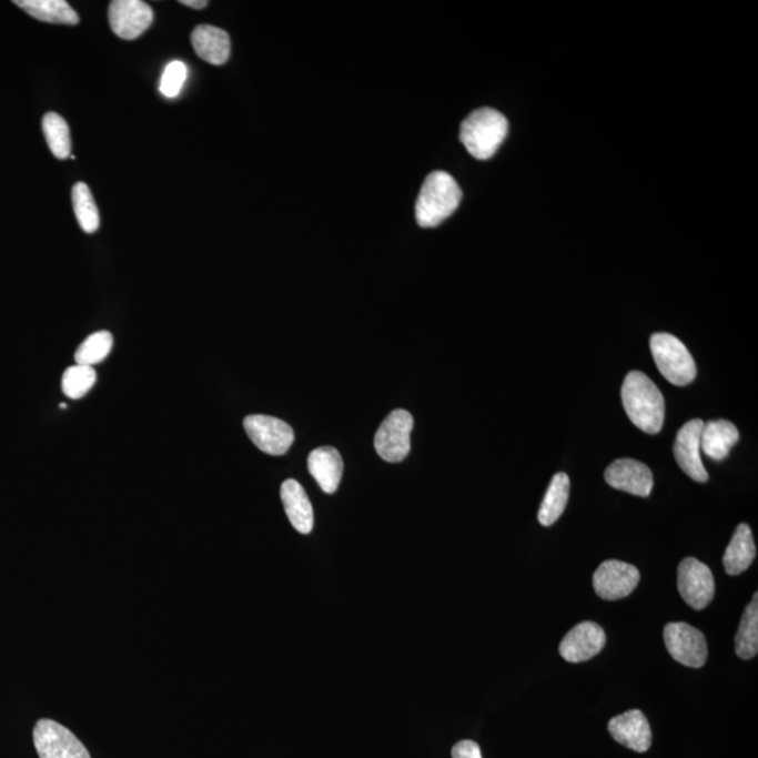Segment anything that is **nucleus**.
I'll return each instance as SVG.
<instances>
[{
    "mask_svg": "<svg viewBox=\"0 0 758 758\" xmlns=\"http://www.w3.org/2000/svg\"><path fill=\"white\" fill-rule=\"evenodd\" d=\"M192 44L201 60L211 65H224L231 55V39L226 31L214 26H199L192 33Z\"/></svg>",
    "mask_w": 758,
    "mask_h": 758,
    "instance_id": "a211bd4d",
    "label": "nucleus"
},
{
    "mask_svg": "<svg viewBox=\"0 0 758 758\" xmlns=\"http://www.w3.org/2000/svg\"><path fill=\"white\" fill-rule=\"evenodd\" d=\"M678 592L683 600L697 612L707 608L714 600L715 579L712 572L696 558H686L678 566Z\"/></svg>",
    "mask_w": 758,
    "mask_h": 758,
    "instance_id": "6e6552de",
    "label": "nucleus"
},
{
    "mask_svg": "<svg viewBox=\"0 0 758 758\" xmlns=\"http://www.w3.org/2000/svg\"><path fill=\"white\" fill-rule=\"evenodd\" d=\"M609 735L617 744L636 752H646L651 746V729L643 710L630 709L609 720Z\"/></svg>",
    "mask_w": 758,
    "mask_h": 758,
    "instance_id": "2eb2a0df",
    "label": "nucleus"
},
{
    "mask_svg": "<svg viewBox=\"0 0 758 758\" xmlns=\"http://www.w3.org/2000/svg\"><path fill=\"white\" fill-rule=\"evenodd\" d=\"M570 481L565 472H559L550 481L547 493H545L543 505L539 507L538 522L544 527H550L558 522L564 514L567 501H569Z\"/></svg>",
    "mask_w": 758,
    "mask_h": 758,
    "instance_id": "4be33fe9",
    "label": "nucleus"
},
{
    "mask_svg": "<svg viewBox=\"0 0 758 758\" xmlns=\"http://www.w3.org/2000/svg\"><path fill=\"white\" fill-rule=\"evenodd\" d=\"M60 407L61 410H67V404H61Z\"/></svg>",
    "mask_w": 758,
    "mask_h": 758,
    "instance_id": "7c9ffc66",
    "label": "nucleus"
},
{
    "mask_svg": "<svg viewBox=\"0 0 758 758\" xmlns=\"http://www.w3.org/2000/svg\"><path fill=\"white\" fill-rule=\"evenodd\" d=\"M113 347V336L108 331L97 332L90 335L77 350L75 362L79 365L93 367L102 363Z\"/></svg>",
    "mask_w": 758,
    "mask_h": 758,
    "instance_id": "a878e982",
    "label": "nucleus"
},
{
    "mask_svg": "<svg viewBox=\"0 0 758 758\" xmlns=\"http://www.w3.org/2000/svg\"><path fill=\"white\" fill-rule=\"evenodd\" d=\"M756 544L752 533L747 524H739L724 555V566L726 574L738 576L749 569L752 560L756 559Z\"/></svg>",
    "mask_w": 758,
    "mask_h": 758,
    "instance_id": "aec40b11",
    "label": "nucleus"
},
{
    "mask_svg": "<svg viewBox=\"0 0 758 758\" xmlns=\"http://www.w3.org/2000/svg\"><path fill=\"white\" fill-rule=\"evenodd\" d=\"M72 205L82 230L87 233L97 232L100 226L99 210L87 183H77L73 185Z\"/></svg>",
    "mask_w": 758,
    "mask_h": 758,
    "instance_id": "393cba45",
    "label": "nucleus"
},
{
    "mask_svg": "<svg viewBox=\"0 0 758 758\" xmlns=\"http://www.w3.org/2000/svg\"><path fill=\"white\" fill-rule=\"evenodd\" d=\"M281 501L296 532L310 534L314 529V508L304 487L294 479L285 481L281 485Z\"/></svg>",
    "mask_w": 758,
    "mask_h": 758,
    "instance_id": "f3484780",
    "label": "nucleus"
},
{
    "mask_svg": "<svg viewBox=\"0 0 758 758\" xmlns=\"http://www.w3.org/2000/svg\"><path fill=\"white\" fill-rule=\"evenodd\" d=\"M307 469L317 485L327 495L338 489L343 476V459L336 448L323 445L314 449L307 457Z\"/></svg>",
    "mask_w": 758,
    "mask_h": 758,
    "instance_id": "dca6fc26",
    "label": "nucleus"
},
{
    "mask_svg": "<svg viewBox=\"0 0 758 758\" xmlns=\"http://www.w3.org/2000/svg\"><path fill=\"white\" fill-rule=\"evenodd\" d=\"M243 427L249 438L260 449L269 455H284L294 443V431L289 423L272 416H247Z\"/></svg>",
    "mask_w": 758,
    "mask_h": 758,
    "instance_id": "9d476101",
    "label": "nucleus"
},
{
    "mask_svg": "<svg viewBox=\"0 0 758 758\" xmlns=\"http://www.w3.org/2000/svg\"><path fill=\"white\" fill-rule=\"evenodd\" d=\"M736 655L744 660H750L758 651V595L747 606L741 617L738 634L735 638Z\"/></svg>",
    "mask_w": 758,
    "mask_h": 758,
    "instance_id": "5701e85b",
    "label": "nucleus"
},
{
    "mask_svg": "<svg viewBox=\"0 0 758 758\" xmlns=\"http://www.w3.org/2000/svg\"><path fill=\"white\" fill-rule=\"evenodd\" d=\"M606 643L607 636L600 625L585 621L572 628L562 639L559 654L569 663L587 661L600 654Z\"/></svg>",
    "mask_w": 758,
    "mask_h": 758,
    "instance_id": "ddd939ff",
    "label": "nucleus"
},
{
    "mask_svg": "<svg viewBox=\"0 0 758 758\" xmlns=\"http://www.w3.org/2000/svg\"><path fill=\"white\" fill-rule=\"evenodd\" d=\"M704 422L701 418H694L687 422L678 431L675 447V458L678 466H680L684 474L690 476L693 481L705 484L708 482L709 475L703 464L701 459V434Z\"/></svg>",
    "mask_w": 758,
    "mask_h": 758,
    "instance_id": "9b49d317",
    "label": "nucleus"
},
{
    "mask_svg": "<svg viewBox=\"0 0 758 758\" xmlns=\"http://www.w3.org/2000/svg\"><path fill=\"white\" fill-rule=\"evenodd\" d=\"M606 482L614 489L648 497L654 489V474L648 465L633 458L614 461L606 469Z\"/></svg>",
    "mask_w": 758,
    "mask_h": 758,
    "instance_id": "4468645a",
    "label": "nucleus"
},
{
    "mask_svg": "<svg viewBox=\"0 0 758 758\" xmlns=\"http://www.w3.org/2000/svg\"><path fill=\"white\" fill-rule=\"evenodd\" d=\"M738 427L729 421H712L704 423L701 434V449L712 461H724L730 449L739 442Z\"/></svg>",
    "mask_w": 758,
    "mask_h": 758,
    "instance_id": "6ab92c4d",
    "label": "nucleus"
},
{
    "mask_svg": "<svg viewBox=\"0 0 758 758\" xmlns=\"http://www.w3.org/2000/svg\"><path fill=\"white\" fill-rule=\"evenodd\" d=\"M508 123L499 111L484 108L466 117L459 138L472 156L486 161L495 155L506 140Z\"/></svg>",
    "mask_w": 758,
    "mask_h": 758,
    "instance_id": "7ed1b4c3",
    "label": "nucleus"
},
{
    "mask_svg": "<svg viewBox=\"0 0 758 758\" xmlns=\"http://www.w3.org/2000/svg\"><path fill=\"white\" fill-rule=\"evenodd\" d=\"M189 69L182 61L169 62L161 79V93L166 98H176L188 81Z\"/></svg>",
    "mask_w": 758,
    "mask_h": 758,
    "instance_id": "cd10ccee",
    "label": "nucleus"
},
{
    "mask_svg": "<svg viewBox=\"0 0 758 758\" xmlns=\"http://www.w3.org/2000/svg\"><path fill=\"white\" fill-rule=\"evenodd\" d=\"M412 431L413 417L410 412H391L375 434L376 453L388 463H401L411 452Z\"/></svg>",
    "mask_w": 758,
    "mask_h": 758,
    "instance_id": "39448f33",
    "label": "nucleus"
},
{
    "mask_svg": "<svg viewBox=\"0 0 758 758\" xmlns=\"http://www.w3.org/2000/svg\"><path fill=\"white\" fill-rule=\"evenodd\" d=\"M623 405L630 422L646 434H657L665 424V397L654 381L640 371L627 376L621 390Z\"/></svg>",
    "mask_w": 758,
    "mask_h": 758,
    "instance_id": "f257e3e1",
    "label": "nucleus"
},
{
    "mask_svg": "<svg viewBox=\"0 0 758 758\" xmlns=\"http://www.w3.org/2000/svg\"><path fill=\"white\" fill-rule=\"evenodd\" d=\"M463 199L459 185L452 174L433 172L422 185L416 203V220L422 228H434L457 211Z\"/></svg>",
    "mask_w": 758,
    "mask_h": 758,
    "instance_id": "f03ea898",
    "label": "nucleus"
},
{
    "mask_svg": "<svg viewBox=\"0 0 758 758\" xmlns=\"http://www.w3.org/2000/svg\"><path fill=\"white\" fill-rule=\"evenodd\" d=\"M111 30L123 40H135L144 34L153 21V10L141 0H114L110 3Z\"/></svg>",
    "mask_w": 758,
    "mask_h": 758,
    "instance_id": "f8f14e48",
    "label": "nucleus"
},
{
    "mask_svg": "<svg viewBox=\"0 0 758 758\" xmlns=\"http://www.w3.org/2000/svg\"><path fill=\"white\" fill-rule=\"evenodd\" d=\"M640 580L639 570L621 560L603 562L593 575V587L603 600L615 602L633 595Z\"/></svg>",
    "mask_w": 758,
    "mask_h": 758,
    "instance_id": "1a4fd4ad",
    "label": "nucleus"
},
{
    "mask_svg": "<svg viewBox=\"0 0 758 758\" xmlns=\"http://www.w3.org/2000/svg\"><path fill=\"white\" fill-rule=\"evenodd\" d=\"M98 375L93 367L73 365L62 375V391L69 400H81L97 384Z\"/></svg>",
    "mask_w": 758,
    "mask_h": 758,
    "instance_id": "bb28decb",
    "label": "nucleus"
},
{
    "mask_svg": "<svg viewBox=\"0 0 758 758\" xmlns=\"http://www.w3.org/2000/svg\"><path fill=\"white\" fill-rule=\"evenodd\" d=\"M180 3L184 4V7L199 10L209 7V2H205V0H182Z\"/></svg>",
    "mask_w": 758,
    "mask_h": 758,
    "instance_id": "c756f323",
    "label": "nucleus"
},
{
    "mask_svg": "<svg viewBox=\"0 0 758 758\" xmlns=\"http://www.w3.org/2000/svg\"><path fill=\"white\" fill-rule=\"evenodd\" d=\"M453 758H482L481 747L476 741L461 740L453 747Z\"/></svg>",
    "mask_w": 758,
    "mask_h": 758,
    "instance_id": "c85d7f7f",
    "label": "nucleus"
},
{
    "mask_svg": "<svg viewBox=\"0 0 758 758\" xmlns=\"http://www.w3.org/2000/svg\"><path fill=\"white\" fill-rule=\"evenodd\" d=\"M42 131H44L52 155L58 159L71 156V134H69L67 121L60 114L47 113L42 119Z\"/></svg>",
    "mask_w": 758,
    "mask_h": 758,
    "instance_id": "b1692460",
    "label": "nucleus"
},
{
    "mask_svg": "<svg viewBox=\"0 0 758 758\" xmlns=\"http://www.w3.org/2000/svg\"><path fill=\"white\" fill-rule=\"evenodd\" d=\"M650 352L657 368L670 384L686 386L697 376V364L686 344L670 333H655L650 337Z\"/></svg>",
    "mask_w": 758,
    "mask_h": 758,
    "instance_id": "20e7f679",
    "label": "nucleus"
},
{
    "mask_svg": "<svg viewBox=\"0 0 758 758\" xmlns=\"http://www.w3.org/2000/svg\"><path fill=\"white\" fill-rule=\"evenodd\" d=\"M33 739L40 758H90L82 741L67 729L51 719L37 722Z\"/></svg>",
    "mask_w": 758,
    "mask_h": 758,
    "instance_id": "423d86ee",
    "label": "nucleus"
},
{
    "mask_svg": "<svg viewBox=\"0 0 758 758\" xmlns=\"http://www.w3.org/2000/svg\"><path fill=\"white\" fill-rule=\"evenodd\" d=\"M16 7L23 9L36 20L44 23L75 26L79 14L65 0H16Z\"/></svg>",
    "mask_w": 758,
    "mask_h": 758,
    "instance_id": "412c9836",
    "label": "nucleus"
},
{
    "mask_svg": "<svg viewBox=\"0 0 758 758\" xmlns=\"http://www.w3.org/2000/svg\"><path fill=\"white\" fill-rule=\"evenodd\" d=\"M665 644L673 659L693 669H699L708 659V645L704 634L686 623L667 624Z\"/></svg>",
    "mask_w": 758,
    "mask_h": 758,
    "instance_id": "0eeeda50",
    "label": "nucleus"
}]
</instances>
